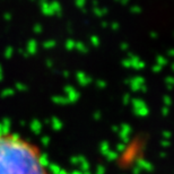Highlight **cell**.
<instances>
[{
	"label": "cell",
	"mask_w": 174,
	"mask_h": 174,
	"mask_svg": "<svg viewBox=\"0 0 174 174\" xmlns=\"http://www.w3.org/2000/svg\"><path fill=\"white\" fill-rule=\"evenodd\" d=\"M0 174H50L35 145L15 134H0Z\"/></svg>",
	"instance_id": "obj_1"
}]
</instances>
